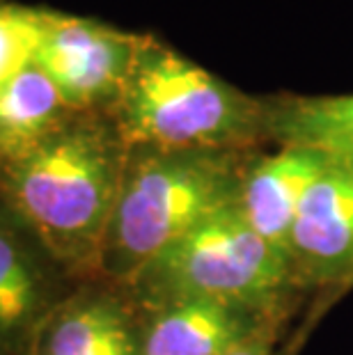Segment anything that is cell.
<instances>
[{
    "label": "cell",
    "mask_w": 353,
    "mask_h": 355,
    "mask_svg": "<svg viewBox=\"0 0 353 355\" xmlns=\"http://www.w3.org/2000/svg\"><path fill=\"white\" fill-rule=\"evenodd\" d=\"M129 145L108 112H69L0 163V198L78 279L96 277Z\"/></svg>",
    "instance_id": "6da1fadb"
},
{
    "label": "cell",
    "mask_w": 353,
    "mask_h": 355,
    "mask_svg": "<svg viewBox=\"0 0 353 355\" xmlns=\"http://www.w3.org/2000/svg\"><path fill=\"white\" fill-rule=\"evenodd\" d=\"M259 149L129 147L96 275L129 286L170 243L236 202Z\"/></svg>",
    "instance_id": "7a4b0ae2"
},
{
    "label": "cell",
    "mask_w": 353,
    "mask_h": 355,
    "mask_svg": "<svg viewBox=\"0 0 353 355\" xmlns=\"http://www.w3.org/2000/svg\"><path fill=\"white\" fill-rule=\"evenodd\" d=\"M110 117L129 147L266 149L264 96L241 92L154 35L136 58Z\"/></svg>",
    "instance_id": "3957f363"
},
{
    "label": "cell",
    "mask_w": 353,
    "mask_h": 355,
    "mask_svg": "<svg viewBox=\"0 0 353 355\" xmlns=\"http://www.w3.org/2000/svg\"><path fill=\"white\" fill-rule=\"evenodd\" d=\"M138 303L198 296L291 319L300 300L289 261L239 214L236 202L214 211L126 286Z\"/></svg>",
    "instance_id": "277c9868"
},
{
    "label": "cell",
    "mask_w": 353,
    "mask_h": 355,
    "mask_svg": "<svg viewBox=\"0 0 353 355\" xmlns=\"http://www.w3.org/2000/svg\"><path fill=\"white\" fill-rule=\"evenodd\" d=\"M140 35L103 21L49 10L35 64L71 112H108L122 94Z\"/></svg>",
    "instance_id": "5b68a950"
},
{
    "label": "cell",
    "mask_w": 353,
    "mask_h": 355,
    "mask_svg": "<svg viewBox=\"0 0 353 355\" xmlns=\"http://www.w3.org/2000/svg\"><path fill=\"white\" fill-rule=\"evenodd\" d=\"M294 282L324 300L319 314L353 286V165L330 158L307 188L287 245Z\"/></svg>",
    "instance_id": "8992f818"
},
{
    "label": "cell",
    "mask_w": 353,
    "mask_h": 355,
    "mask_svg": "<svg viewBox=\"0 0 353 355\" xmlns=\"http://www.w3.org/2000/svg\"><path fill=\"white\" fill-rule=\"evenodd\" d=\"M78 282L0 198V355H30L44 321Z\"/></svg>",
    "instance_id": "52a82bcc"
},
{
    "label": "cell",
    "mask_w": 353,
    "mask_h": 355,
    "mask_svg": "<svg viewBox=\"0 0 353 355\" xmlns=\"http://www.w3.org/2000/svg\"><path fill=\"white\" fill-rule=\"evenodd\" d=\"M138 319L140 355H227L259 337H284L291 321L198 296L138 303Z\"/></svg>",
    "instance_id": "ba28073f"
},
{
    "label": "cell",
    "mask_w": 353,
    "mask_h": 355,
    "mask_svg": "<svg viewBox=\"0 0 353 355\" xmlns=\"http://www.w3.org/2000/svg\"><path fill=\"white\" fill-rule=\"evenodd\" d=\"M30 355H140L138 303L106 277H85L37 332Z\"/></svg>",
    "instance_id": "9c48e42d"
},
{
    "label": "cell",
    "mask_w": 353,
    "mask_h": 355,
    "mask_svg": "<svg viewBox=\"0 0 353 355\" xmlns=\"http://www.w3.org/2000/svg\"><path fill=\"white\" fill-rule=\"evenodd\" d=\"M328 163L330 158L321 152L284 145L273 152L259 149L243 172L236 195L239 214L284 259L300 202Z\"/></svg>",
    "instance_id": "30bf717a"
},
{
    "label": "cell",
    "mask_w": 353,
    "mask_h": 355,
    "mask_svg": "<svg viewBox=\"0 0 353 355\" xmlns=\"http://www.w3.org/2000/svg\"><path fill=\"white\" fill-rule=\"evenodd\" d=\"M268 140L275 147H307L353 165V94H271Z\"/></svg>",
    "instance_id": "8fae6325"
},
{
    "label": "cell",
    "mask_w": 353,
    "mask_h": 355,
    "mask_svg": "<svg viewBox=\"0 0 353 355\" xmlns=\"http://www.w3.org/2000/svg\"><path fill=\"white\" fill-rule=\"evenodd\" d=\"M69 112L53 80L33 62L0 89V163L35 147Z\"/></svg>",
    "instance_id": "7c38bea8"
},
{
    "label": "cell",
    "mask_w": 353,
    "mask_h": 355,
    "mask_svg": "<svg viewBox=\"0 0 353 355\" xmlns=\"http://www.w3.org/2000/svg\"><path fill=\"white\" fill-rule=\"evenodd\" d=\"M49 10L0 3V89L35 62Z\"/></svg>",
    "instance_id": "4fadbf2b"
},
{
    "label": "cell",
    "mask_w": 353,
    "mask_h": 355,
    "mask_svg": "<svg viewBox=\"0 0 353 355\" xmlns=\"http://www.w3.org/2000/svg\"><path fill=\"white\" fill-rule=\"evenodd\" d=\"M282 335H268V337H259L255 342L241 346V349L232 351L227 355H282V351H277V344H280Z\"/></svg>",
    "instance_id": "5bb4252c"
}]
</instances>
